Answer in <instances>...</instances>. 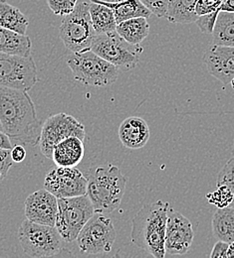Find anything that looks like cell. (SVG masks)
<instances>
[{"label":"cell","mask_w":234,"mask_h":258,"mask_svg":"<svg viewBox=\"0 0 234 258\" xmlns=\"http://www.w3.org/2000/svg\"><path fill=\"white\" fill-rule=\"evenodd\" d=\"M29 25L28 18L16 7L0 0V27L25 35Z\"/></svg>","instance_id":"ffe728a7"},{"label":"cell","mask_w":234,"mask_h":258,"mask_svg":"<svg viewBox=\"0 0 234 258\" xmlns=\"http://www.w3.org/2000/svg\"><path fill=\"white\" fill-rule=\"evenodd\" d=\"M0 124L13 146L39 144L43 123L27 92L0 86Z\"/></svg>","instance_id":"6da1fadb"},{"label":"cell","mask_w":234,"mask_h":258,"mask_svg":"<svg viewBox=\"0 0 234 258\" xmlns=\"http://www.w3.org/2000/svg\"><path fill=\"white\" fill-rule=\"evenodd\" d=\"M95 213L88 195L58 199L55 226L64 241L73 242Z\"/></svg>","instance_id":"ba28073f"},{"label":"cell","mask_w":234,"mask_h":258,"mask_svg":"<svg viewBox=\"0 0 234 258\" xmlns=\"http://www.w3.org/2000/svg\"><path fill=\"white\" fill-rule=\"evenodd\" d=\"M223 0H198L196 5V12L199 16L208 14L217 10H220V6Z\"/></svg>","instance_id":"4dcf8cb0"},{"label":"cell","mask_w":234,"mask_h":258,"mask_svg":"<svg viewBox=\"0 0 234 258\" xmlns=\"http://www.w3.org/2000/svg\"><path fill=\"white\" fill-rule=\"evenodd\" d=\"M12 147H13V145H12L9 137L2 130H0V148L12 149Z\"/></svg>","instance_id":"e575fe53"},{"label":"cell","mask_w":234,"mask_h":258,"mask_svg":"<svg viewBox=\"0 0 234 258\" xmlns=\"http://www.w3.org/2000/svg\"><path fill=\"white\" fill-rule=\"evenodd\" d=\"M206 199L209 204L217 207V209H222L230 207L233 201V194L227 186L221 185L217 186L214 192L207 194Z\"/></svg>","instance_id":"484cf974"},{"label":"cell","mask_w":234,"mask_h":258,"mask_svg":"<svg viewBox=\"0 0 234 258\" xmlns=\"http://www.w3.org/2000/svg\"><path fill=\"white\" fill-rule=\"evenodd\" d=\"M38 82L33 57L0 53V86L28 92Z\"/></svg>","instance_id":"30bf717a"},{"label":"cell","mask_w":234,"mask_h":258,"mask_svg":"<svg viewBox=\"0 0 234 258\" xmlns=\"http://www.w3.org/2000/svg\"><path fill=\"white\" fill-rule=\"evenodd\" d=\"M230 86H231V87H232V88L234 89V81L232 82V83H231V85H230Z\"/></svg>","instance_id":"f35d334b"},{"label":"cell","mask_w":234,"mask_h":258,"mask_svg":"<svg viewBox=\"0 0 234 258\" xmlns=\"http://www.w3.org/2000/svg\"><path fill=\"white\" fill-rule=\"evenodd\" d=\"M27 220L47 226H55L58 212V199L46 189L29 195L24 204Z\"/></svg>","instance_id":"5bb4252c"},{"label":"cell","mask_w":234,"mask_h":258,"mask_svg":"<svg viewBox=\"0 0 234 258\" xmlns=\"http://www.w3.org/2000/svg\"><path fill=\"white\" fill-rule=\"evenodd\" d=\"M150 127L145 119L138 116L126 118L119 127V138L122 144L129 149H141L150 139Z\"/></svg>","instance_id":"2e32d148"},{"label":"cell","mask_w":234,"mask_h":258,"mask_svg":"<svg viewBox=\"0 0 234 258\" xmlns=\"http://www.w3.org/2000/svg\"><path fill=\"white\" fill-rule=\"evenodd\" d=\"M47 3L55 15L63 17L73 12L78 0H47Z\"/></svg>","instance_id":"83f0119b"},{"label":"cell","mask_w":234,"mask_h":258,"mask_svg":"<svg viewBox=\"0 0 234 258\" xmlns=\"http://www.w3.org/2000/svg\"><path fill=\"white\" fill-rule=\"evenodd\" d=\"M202 61L212 77L224 85H231L234 81V47L212 44L204 53Z\"/></svg>","instance_id":"9a60e30c"},{"label":"cell","mask_w":234,"mask_h":258,"mask_svg":"<svg viewBox=\"0 0 234 258\" xmlns=\"http://www.w3.org/2000/svg\"><path fill=\"white\" fill-rule=\"evenodd\" d=\"M232 155H233V157H234V142H233V148H232Z\"/></svg>","instance_id":"ab89813d"},{"label":"cell","mask_w":234,"mask_h":258,"mask_svg":"<svg viewBox=\"0 0 234 258\" xmlns=\"http://www.w3.org/2000/svg\"><path fill=\"white\" fill-rule=\"evenodd\" d=\"M169 203L158 201L144 206L132 221L133 243L156 258H165V237Z\"/></svg>","instance_id":"7a4b0ae2"},{"label":"cell","mask_w":234,"mask_h":258,"mask_svg":"<svg viewBox=\"0 0 234 258\" xmlns=\"http://www.w3.org/2000/svg\"><path fill=\"white\" fill-rule=\"evenodd\" d=\"M194 238L195 232L190 220L170 207L167 212L165 237L166 253L169 255L188 253L193 245Z\"/></svg>","instance_id":"4fadbf2b"},{"label":"cell","mask_w":234,"mask_h":258,"mask_svg":"<svg viewBox=\"0 0 234 258\" xmlns=\"http://www.w3.org/2000/svg\"><path fill=\"white\" fill-rule=\"evenodd\" d=\"M97 35L90 16V3H78L73 12L63 16L60 38L70 52L90 50Z\"/></svg>","instance_id":"5b68a950"},{"label":"cell","mask_w":234,"mask_h":258,"mask_svg":"<svg viewBox=\"0 0 234 258\" xmlns=\"http://www.w3.org/2000/svg\"><path fill=\"white\" fill-rule=\"evenodd\" d=\"M153 14L160 18H166L169 0H141Z\"/></svg>","instance_id":"f546056e"},{"label":"cell","mask_w":234,"mask_h":258,"mask_svg":"<svg viewBox=\"0 0 234 258\" xmlns=\"http://www.w3.org/2000/svg\"><path fill=\"white\" fill-rule=\"evenodd\" d=\"M118 1H122V0H118Z\"/></svg>","instance_id":"b9f144b4"},{"label":"cell","mask_w":234,"mask_h":258,"mask_svg":"<svg viewBox=\"0 0 234 258\" xmlns=\"http://www.w3.org/2000/svg\"><path fill=\"white\" fill-rule=\"evenodd\" d=\"M90 16L97 34L116 30L117 21L115 14L109 6L97 2H90Z\"/></svg>","instance_id":"d4e9b609"},{"label":"cell","mask_w":234,"mask_h":258,"mask_svg":"<svg viewBox=\"0 0 234 258\" xmlns=\"http://www.w3.org/2000/svg\"><path fill=\"white\" fill-rule=\"evenodd\" d=\"M85 154L84 140L72 136L60 141L53 149L52 160L57 166L76 167Z\"/></svg>","instance_id":"e0dca14e"},{"label":"cell","mask_w":234,"mask_h":258,"mask_svg":"<svg viewBox=\"0 0 234 258\" xmlns=\"http://www.w3.org/2000/svg\"><path fill=\"white\" fill-rule=\"evenodd\" d=\"M212 36L213 45L234 47V12L219 11Z\"/></svg>","instance_id":"cb8c5ba5"},{"label":"cell","mask_w":234,"mask_h":258,"mask_svg":"<svg viewBox=\"0 0 234 258\" xmlns=\"http://www.w3.org/2000/svg\"><path fill=\"white\" fill-rule=\"evenodd\" d=\"M220 10L208 13V14H204L201 15L198 17L196 23L198 25V27L200 28L201 32L204 34H212L214 30V26L217 20V16Z\"/></svg>","instance_id":"f1b7e54d"},{"label":"cell","mask_w":234,"mask_h":258,"mask_svg":"<svg viewBox=\"0 0 234 258\" xmlns=\"http://www.w3.org/2000/svg\"><path fill=\"white\" fill-rule=\"evenodd\" d=\"M146 17H136L117 24L116 31L127 42L139 45L150 33V24Z\"/></svg>","instance_id":"603a6c76"},{"label":"cell","mask_w":234,"mask_h":258,"mask_svg":"<svg viewBox=\"0 0 234 258\" xmlns=\"http://www.w3.org/2000/svg\"><path fill=\"white\" fill-rule=\"evenodd\" d=\"M11 156L14 163L24 161V159L26 158V149L24 148L23 145H20V144L14 145L11 149Z\"/></svg>","instance_id":"836d02e7"},{"label":"cell","mask_w":234,"mask_h":258,"mask_svg":"<svg viewBox=\"0 0 234 258\" xmlns=\"http://www.w3.org/2000/svg\"><path fill=\"white\" fill-rule=\"evenodd\" d=\"M90 50L123 72L134 69L144 52L141 45L127 42L116 30L98 34Z\"/></svg>","instance_id":"52a82bcc"},{"label":"cell","mask_w":234,"mask_h":258,"mask_svg":"<svg viewBox=\"0 0 234 258\" xmlns=\"http://www.w3.org/2000/svg\"><path fill=\"white\" fill-rule=\"evenodd\" d=\"M100 1H104V2H117L118 0H100Z\"/></svg>","instance_id":"74e56055"},{"label":"cell","mask_w":234,"mask_h":258,"mask_svg":"<svg viewBox=\"0 0 234 258\" xmlns=\"http://www.w3.org/2000/svg\"><path fill=\"white\" fill-rule=\"evenodd\" d=\"M198 0H169L166 18L174 24H190L197 21Z\"/></svg>","instance_id":"7402d4cb"},{"label":"cell","mask_w":234,"mask_h":258,"mask_svg":"<svg viewBox=\"0 0 234 258\" xmlns=\"http://www.w3.org/2000/svg\"><path fill=\"white\" fill-rule=\"evenodd\" d=\"M18 238L23 251L30 257L55 256L62 250L64 239L56 226L23 221L18 229Z\"/></svg>","instance_id":"8992f818"},{"label":"cell","mask_w":234,"mask_h":258,"mask_svg":"<svg viewBox=\"0 0 234 258\" xmlns=\"http://www.w3.org/2000/svg\"><path fill=\"white\" fill-rule=\"evenodd\" d=\"M87 177L76 167L57 166L46 174L44 180V189L57 199L87 195Z\"/></svg>","instance_id":"7c38bea8"},{"label":"cell","mask_w":234,"mask_h":258,"mask_svg":"<svg viewBox=\"0 0 234 258\" xmlns=\"http://www.w3.org/2000/svg\"><path fill=\"white\" fill-rule=\"evenodd\" d=\"M212 232L217 240L234 241V208L217 209L212 218Z\"/></svg>","instance_id":"44dd1931"},{"label":"cell","mask_w":234,"mask_h":258,"mask_svg":"<svg viewBox=\"0 0 234 258\" xmlns=\"http://www.w3.org/2000/svg\"><path fill=\"white\" fill-rule=\"evenodd\" d=\"M220 11H226V12H234V0H223Z\"/></svg>","instance_id":"d590c367"},{"label":"cell","mask_w":234,"mask_h":258,"mask_svg":"<svg viewBox=\"0 0 234 258\" xmlns=\"http://www.w3.org/2000/svg\"><path fill=\"white\" fill-rule=\"evenodd\" d=\"M221 185L227 186L232 191L233 201L230 207L234 208V157L227 161L217 176L216 186H221Z\"/></svg>","instance_id":"4316f807"},{"label":"cell","mask_w":234,"mask_h":258,"mask_svg":"<svg viewBox=\"0 0 234 258\" xmlns=\"http://www.w3.org/2000/svg\"><path fill=\"white\" fill-rule=\"evenodd\" d=\"M228 246H229V243L222 241V240H217V242L215 243V245L212 248L210 257L226 258Z\"/></svg>","instance_id":"d6a6232c"},{"label":"cell","mask_w":234,"mask_h":258,"mask_svg":"<svg viewBox=\"0 0 234 258\" xmlns=\"http://www.w3.org/2000/svg\"><path fill=\"white\" fill-rule=\"evenodd\" d=\"M32 43L25 34H19L0 27V53L22 57L32 56Z\"/></svg>","instance_id":"ac0fdd59"},{"label":"cell","mask_w":234,"mask_h":258,"mask_svg":"<svg viewBox=\"0 0 234 258\" xmlns=\"http://www.w3.org/2000/svg\"><path fill=\"white\" fill-rule=\"evenodd\" d=\"M91 2L102 3L109 6L115 14L117 24L136 17L149 18L153 13L144 5L141 0H122L117 2H104L100 0H91Z\"/></svg>","instance_id":"d6986e66"},{"label":"cell","mask_w":234,"mask_h":258,"mask_svg":"<svg viewBox=\"0 0 234 258\" xmlns=\"http://www.w3.org/2000/svg\"><path fill=\"white\" fill-rule=\"evenodd\" d=\"M68 67L76 81L85 86L106 87L114 84L119 77V69L88 50L81 53L69 54Z\"/></svg>","instance_id":"277c9868"},{"label":"cell","mask_w":234,"mask_h":258,"mask_svg":"<svg viewBox=\"0 0 234 258\" xmlns=\"http://www.w3.org/2000/svg\"><path fill=\"white\" fill-rule=\"evenodd\" d=\"M13 163L11 149L0 148V182L6 178L9 170L13 166Z\"/></svg>","instance_id":"1f68e13d"},{"label":"cell","mask_w":234,"mask_h":258,"mask_svg":"<svg viewBox=\"0 0 234 258\" xmlns=\"http://www.w3.org/2000/svg\"><path fill=\"white\" fill-rule=\"evenodd\" d=\"M226 258H234V241H232L231 243H229Z\"/></svg>","instance_id":"8d00e7d4"},{"label":"cell","mask_w":234,"mask_h":258,"mask_svg":"<svg viewBox=\"0 0 234 258\" xmlns=\"http://www.w3.org/2000/svg\"><path fill=\"white\" fill-rule=\"evenodd\" d=\"M0 130H2V127H1V124H0Z\"/></svg>","instance_id":"60d3db41"},{"label":"cell","mask_w":234,"mask_h":258,"mask_svg":"<svg viewBox=\"0 0 234 258\" xmlns=\"http://www.w3.org/2000/svg\"><path fill=\"white\" fill-rule=\"evenodd\" d=\"M87 195L96 213L110 214L117 210L123 200L127 178L111 163L92 167L87 172Z\"/></svg>","instance_id":"3957f363"},{"label":"cell","mask_w":234,"mask_h":258,"mask_svg":"<svg viewBox=\"0 0 234 258\" xmlns=\"http://www.w3.org/2000/svg\"><path fill=\"white\" fill-rule=\"evenodd\" d=\"M117 232L112 220L102 213L94 216L82 228L77 237V243L83 253L102 254L112 250Z\"/></svg>","instance_id":"9c48e42d"},{"label":"cell","mask_w":234,"mask_h":258,"mask_svg":"<svg viewBox=\"0 0 234 258\" xmlns=\"http://www.w3.org/2000/svg\"><path fill=\"white\" fill-rule=\"evenodd\" d=\"M86 137L85 126L74 116L61 112L49 116L43 123L39 146L46 158L52 159L54 147L68 137Z\"/></svg>","instance_id":"8fae6325"}]
</instances>
